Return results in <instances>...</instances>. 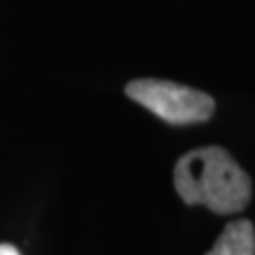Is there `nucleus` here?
Wrapping results in <instances>:
<instances>
[{"mask_svg": "<svg viewBox=\"0 0 255 255\" xmlns=\"http://www.w3.org/2000/svg\"><path fill=\"white\" fill-rule=\"evenodd\" d=\"M174 185L185 204H202L216 214H237L252 197V182L227 149L199 147L174 168Z\"/></svg>", "mask_w": 255, "mask_h": 255, "instance_id": "nucleus-1", "label": "nucleus"}, {"mask_svg": "<svg viewBox=\"0 0 255 255\" xmlns=\"http://www.w3.org/2000/svg\"><path fill=\"white\" fill-rule=\"evenodd\" d=\"M127 97L172 125L201 123L212 118L216 102L202 91L164 80H134L125 87Z\"/></svg>", "mask_w": 255, "mask_h": 255, "instance_id": "nucleus-2", "label": "nucleus"}, {"mask_svg": "<svg viewBox=\"0 0 255 255\" xmlns=\"http://www.w3.org/2000/svg\"><path fill=\"white\" fill-rule=\"evenodd\" d=\"M206 255H255V229L252 221H231Z\"/></svg>", "mask_w": 255, "mask_h": 255, "instance_id": "nucleus-3", "label": "nucleus"}, {"mask_svg": "<svg viewBox=\"0 0 255 255\" xmlns=\"http://www.w3.org/2000/svg\"><path fill=\"white\" fill-rule=\"evenodd\" d=\"M0 255H19V252L9 244H0Z\"/></svg>", "mask_w": 255, "mask_h": 255, "instance_id": "nucleus-4", "label": "nucleus"}]
</instances>
